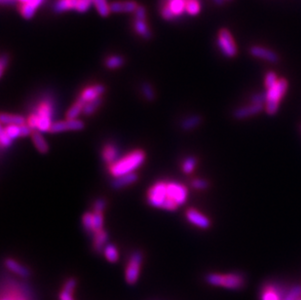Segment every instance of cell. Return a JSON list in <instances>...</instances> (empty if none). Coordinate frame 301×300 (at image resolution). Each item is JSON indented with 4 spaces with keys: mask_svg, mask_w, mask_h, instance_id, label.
<instances>
[{
    "mask_svg": "<svg viewBox=\"0 0 301 300\" xmlns=\"http://www.w3.org/2000/svg\"><path fill=\"white\" fill-rule=\"evenodd\" d=\"M187 198V188L176 181H158L148 190L149 204L158 209L176 210L186 203Z\"/></svg>",
    "mask_w": 301,
    "mask_h": 300,
    "instance_id": "cell-1",
    "label": "cell"
},
{
    "mask_svg": "<svg viewBox=\"0 0 301 300\" xmlns=\"http://www.w3.org/2000/svg\"><path fill=\"white\" fill-rule=\"evenodd\" d=\"M146 160V153L142 150H136L117 160L109 166L108 170L113 178L123 176L126 174L134 173L139 169Z\"/></svg>",
    "mask_w": 301,
    "mask_h": 300,
    "instance_id": "cell-2",
    "label": "cell"
},
{
    "mask_svg": "<svg viewBox=\"0 0 301 300\" xmlns=\"http://www.w3.org/2000/svg\"><path fill=\"white\" fill-rule=\"evenodd\" d=\"M206 281L213 287H222L228 290H240L245 286V277L239 273L208 274Z\"/></svg>",
    "mask_w": 301,
    "mask_h": 300,
    "instance_id": "cell-3",
    "label": "cell"
},
{
    "mask_svg": "<svg viewBox=\"0 0 301 300\" xmlns=\"http://www.w3.org/2000/svg\"><path fill=\"white\" fill-rule=\"evenodd\" d=\"M288 81L285 78H281L273 87L267 89L265 111L268 115H275L278 112L280 101L288 90Z\"/></svg>",
    "mask_w": 301,
    "mask_h": 300,
    "instance_id": "cell-4",
    "label": "cell"
},
{
    "mask_svg": "<svg viewBox=\"0 0 301 300\" xmlns=\"http://www.w3.org/2000/svg\"><path fill=\"white\" fill-rule=\"evenodd\" d=\"M35 113L38 116V128L37 130L41 133L50 132L53 125L52 118L54 115L53 103L50 100H43L37 107Z\"/></svg>",
    "mask_w": 301,
    "mask_h": 300,
    "instance_id": "cell-5",
    "label": "cell"
},
{
    "mask_svg": "<svg viewBox=\"0 0 301 300\" xmlns=\"http://www.w3.org/2000/svg\"><path fill=\"white\" fill-rule=\"evenodd\" d=\"M143 259L144 255L141 250H135L131 254L125 272V278L129 285H134L137 283L140 276Z\"/></svg>",
    "mask_w": 301,
    "mask_h": 300,
    "instance_id": "cell-6",
    "label": "cell"
},
{
    "mask_svg": "<svg viewBox=\"0 0 301 300\" xmlns=\"http://www.w3.org/2000/svg\"><path fill=\"white\" fill-rule=\"evenodd\" d=\"M216 43L219 50L225 57L234 58L237 55V46L229 30L225 29L219 30Z\"/></svg>",
    "mask_w": 301,
    "mask_h": 300,
    "instance_id": "cell-7",
    "label": "cell"
},
{
    "mask_svg": "<svg viewBox=\"0 0 301 300\" xmlns=\"http://www.w3.org/2000/svg\"><path fill=\"white\" fill-rule=\"evenodd\" d=\"M85 128V123L79 119H66L63 121H57L53 123L50 133L58 134L61 132L68 131H81Z\"/></svg>",
    "mask_w": 301,
    "mask_h": 300,
    "instance_id": "cell-8",
    "label": "cell"
},
{
    "mask_svg": "<svg viewBox=\"0 0 301 300\" xmlns=\"http://www.w3.org/2000/svg\"><path fill=\"white\" fill-rule=\"evenodd\" d=\"M27 297L24 287L13 282L7 284V290L2 289L1 300H28Z\"/></svg>",
    "mask_w": 301,
    "mask_h": 300,
    "instance_id": "cell-9",
    "label": "cell"
},
{
    "mask_svg": "<svg viewBox=\"0 0 301 300\" xmlns=\"http://www.w3.org/2000/svg\"><path fill=\"white\" fill-rule=\"evenodd\" d=\"M186 219L193 225L201 228V229H208L211 225V220L199 210L193 208H190L185 212Z\"/></svg>",
    "mask_w": 301,
    "mask_h": 300,
    "instance_id": "cell-10",
    "label": "cell"
},
{
    "mask_svg": "<svg viewBox=\"0 0 301 300\" xmlns=\"http://www.w3.org/2000/svg\"><path fill=\"white\" fill-rule=\"evenodd\" d=\"M105 92V86L102 84H96L92 85L81 92L79 96V100L83 101L85 104L90 102L92 100L101 97Z\"/></svg>",
    "mask_w": 301,
    "mask_h": 300,
    "instance_id": "cell-11",
    "label": "cell"
},
{
    "mask_svg": "<svg viewBox=\"0 0 301 300\" xmlns=\"http://www.w3.org/2000/svg\"><path fill=\"white\" fill-rule=\"evenodd\" d=\"M5 132L7 135L14 141L15 139L18 138H23V137H28L31 136L33 133V130L30 128L28 124L25 125H8V126H3Z\"/></svg>",
    "mask_w": 301,
    "mask_h": 300,
    "instance_id": "cell-12",
    "label": "cell"
},
{
    "mask_svg": "<svg viewBox=\"0 0 301 300\" xmlns=\"http://www.w3.org/2000/svg\"><path fill=\"white\" fill-rule=\"evenodd\" d=\"M265 105L263 104H255V103H251L250 105L247 106H243L237 108L234 112H233V116L235 119L237 120H242L245 118H248L250 116H253L255 114L260 113L263 109H264Z\"/></svg>",
    "mask_w": 301,
    "mask_h": 300,
    "instance_id": "cell-13",
    "label": "cell"
},
{
    "mask_svg": "<svg viewBox=\"0 0 301 300\" xmlns=\"http://www.w3.org/2000/svg\"><path fill=\"white\" fill-rule=\"evenodd\" d=\"M250 53L251 56L257 59L266 60L272 63H276L279 61V56L274 51L261 46H252L250 49Z\"/></svg>",
    "mask_w": 301,
    "mask_h": 300,
    "instance_id": "cell-14",
    "label": "cell"
},
{
    "mask_svg": "<svg viewBox=\"0 0 301 300\" xmlns=\"http://www.w3.org/2000/svg\"><path fill=\"white\" fill-rule=\"evenodd\" d=\"M139 180V175L137 173H130V174H126L123 176H119L114 178V180L110 182V186L115 189H122L124 187H127L135 182H137Z\"/></svg>",
    "mask_w": 301,
    "mask_h": 300,
    "instance_id": "cell-15",
    "label": "cell"
},
{
    "mask_svg": "<svg viewBox=\"0 0 301 300\" xmlns=\"http://www.w3.org/2000/svg\"><path fill=\"white\" fill-rule=\"evenodd\" d=\"M110 11L114 13H135L137 8L139 7L136 1H115L110 5Z\"/></svg>",
    "mask_w": 301,
    "mask_h": 300,
    "instance_id": "cell-16",
    "label": "cell"
},
{
    "mask_svg": "<svg viewBox=\"0 0 301 300\" xmlns=\"http://www.w3.org/2000/svg\"><path fill=\"white\" fill-rule=\"evenodd\" d=\"M43 1L44 0H30L29 2L22 3V5L20 7L22 16L27 20L31 19L35 14L36 9L42 4Z\"/></svg>",
    "mask_w": 301,
    "mask_h": 300,
    "instance_id": "cell-17",
    "label": "cell"
},
{
    "mask_svg": "<svg viewBox=\"0 0 301 300\" xmlns=\"http://www.w3.org/2000/svg\"><path fill=\"white\" fill-rule=\"evenodd\" d=\"M4 264L7 269L12 271L15 274H18L19 276L24 277V278H27L30 275V271L26 266L22 265L21 263H19L18 261H16L13 258H10V257L6 258L4 260Z\"/></svg>",
    "mask_w": 301,
    "mask_h": 300,
    "instance_id": "cell-18",
    "label": "cell"
},
{
    "mask_svg": "<svg viewBox=\"0 0 301 300\" xmlns=\"http://www.w3.org/2000/svg\"><path fill=\"white\" fill-rule=\"evenodd\" d=\"M0 122L2 126L8 125H25L28 120L19 114H12V113H5L2 112L0 115Z\"/></svg>",
    "mask_w": 301,
    "mask_h": 300,
    "instance_id": "cell-19",
    "label": "cell"
},
{
    "mask_svg": "<svg viewBox=\"0 0 301 300\" xmlns=\"http://www.w3.org/2000/svg\"><path fill=\"white\" fill-rule=\"evenodd\" d=\"M31 139L33 142L34 147L36 148L37 151L41 154H46L49 152V146L47 142L45 141L44 137L42 136V133L39 131H33L31 135Z\"/></svg>",
    "mask_w": 301,
    "mask_h": 300,
    "instance_id": "cell-20",
    "label": "cell"
},
{
    "mask_svg": "<svg viewBox=\"0 0 301 300\" xmlns=\"http://www.w3.org/2000/svg\"><path fill=\"white\" fill-rule=\"evenodd\" d=\"M101 156H102V160L108 165H112L113 163H115L117 161V156H118V150L117 149L112 146V145H106L102 152H101Z\"/></svg>",
    "mask_w": 301,
    "mask_h": 300,
    "instance_id": "cell-21",
    "label": "cell"
},
{
    "mask_svg": "<svg viewBox=\"0 0 301 300\" xmlns=\"http://www.w3.org/2000/svg\"><path fill=\"white\" fill-rule=\"evenodd\" d=\"M79 0H58L54 6L53 10L55 13H62L68 10H75Z\"/></svg>",
    "mask_w": 301,
    "mask_h": 300,
    "instance_id": "cell-22",
    "label": "cell"
},
{
    "mask_svg": "<svg viewBox=\"0 0 301 300\" xmlns=\"http://www.w3.org/2000/svg\"><path fill=\"white\" fill-rule=\"evenodd\" d=\"M284 299L281 292L275 286L268 285L262 290L261 300H284Z\"/></svg>",
    "mask_w": 301,
    "mask_h": 300,
    "instance_id": "cell-23",
    "label": "cell"
},
{
    "mask_svg": "<svg viewBox=\"0 0 301 300\" xmlns=\"http://www.w3.org/2000/svg\"><path fill=\"white\" fill-rule=\"evenodd\" d=\"M134 30H136V32L140 36H142L143 38H145L147 40H150L152 37V33H151V30H150L149 26L147 25V21L135 19Z\"/></svg>",
    "mask_w": 301,
    "mask_h": 300,
    "instance_id": "cell-24",
    "label": "cell"
},
{
    "mask_svg": "<svg viewBox=\"0 0 301 300\" xmlns=\"http://www.w3.org/2000/svg\"><path fill=\"white\" fill-rule=\"evenodd\" d=\"M202 121H203V119H202V117L200 115H197V114L196 115H191V116L185 118L184 120L181 121V130H183L185 132L194 130L199 125H201Z\"/></svg>",
    "mask_w": 301,
    "mask_h": 300,
    "instance_id": "cell-25",
    "label": "cell"
},
{
    "mask_svg": "<svg viewBox=\"0 0 301 300\" xmlns=\"http://www.w3.org/2000/svg\"><path fill=\"white\" fill-rule=\"evenodd\" d=\"M108 239V235L106 231L100 230L97 233L94 234V249L100 252L101 250H104V247L106 246V242Z\"/></svg>",
    "mask_w": 301,
    "mask_h": 300,
    "instance_id": "cell-26",
    "label": "cell"
},
{
    "mask_svg": "<svg viewBox=\"0 0 301 300\" xmlns=\"http://www.w3.org/2000/svg\"><path fill=\"white\" fill-rule=\"evenodd\" d=\"M85 103L81 101L79 99L76 100V101L70 106V108L66 112V119H77L78 116L83 113Z\"/></svg>",
    "mask_w": 301,
    "mask_h": 300,
    "instance_id": "cell-27",
    "label": "cell"
},
{
    "mask_svg": "<svg viewBox=\"0 0 301 300\" xmlns=\"http://www.w3.org/2000/svg\"><path fill=\"white\" fill-rule=\"evenodd\" d=\"M167 4L176 17L182 15L186 8V0H168Z\"/></svg>",
    "mask_w": 301,
    "mask_h": 300,
    "instance_id": "cell-28",
    "label": "cell"
},
{
    "mask_svg": "<svg viewBox=\"0 0 301 300\" xmlns=\"http://www.w3.org/2000/svg\"><path fill=\"white\" fill-rule=\"evenodd\" d=\"M103 252H104L105 258L109 262H116L118 260V258H119L118 250H117L116 247L113 244H106V246L104 247Z\"/></svg>",
    "mask_w": 301,
    "mask_h": 300,
    "instance_id": "cell-29",
    "label": "cell"
},
{
    "mask_svg": "<svg viewBox=\"0 0 301 300\" xmlns=\"http://www.w3.org/2000/svg\"><path fill=\"white\" fill-rule=\"evenodd\" d=\"M101 102H102V98L100 97V98H98V99L92 100L90 102L86 103L85 106H84V109H83V113H82V114H84V115H86V116H91V115H93V114L97 111V109L101 105Z\"/></svg>",
    "mask_w": 301,
    "mask_h": 300,
    "instance_id": "cell-30",
    "label": "cell"
},
{
    "mask_svg": "<svg viewBox=\"0 0 301 300\" xmlns=\"http://www.w3.org/2000/svg\"><path fill=\"white\" fill-rule=\"evenodd\" d=\"M125 62V60L122 56L119 55H113L108 57L106 60H104V65L108 69H116L121 67Z\"/></svg>",
    "mask_w": 301,
    "mask_h": 300,
    "instance_id": "cell-31",
    "label": "cell"
},
{
    "mask_svg": "<svg viewBox=\"0 0 301 300\" xmlns=\"http://www.w3.org/2000/svg\"><path fill=\"white\" fill-rule=\"evenodd\" d=\"M197 165V159L194 156H188L184 159L181 165V170L184 174H191Z\"/></svg>",
    "mask_w": 301,
    "mask_h": 300,
    "instance_id": "cell-32",
    "label": "cell"
},
{
    "mask_svg": "<svg viewBox=\"0 0 301 300\" xmlns=\"http://www.w3.org/2000/svg\"><path fill=\"white\" fill-rule=\"evenodd\" d=\"M94 5L101 17H107L111 12L107 0H94Z\"/></svg>",
    "mask_w": 301,
    "mask_h": 300,
    "instance_id": "cell-33",
    "label": "cell"
},
{
    "mask_svg": "<svg viewBox=\"0 0 301 300\" xmlns=\"http://www.w3.org/2000/svg\"><path fill=\"white\" fill-rule=\"evenodd\" d=\"M82 224L88 233L94 234V212L87 211L83 214Z\"/></svg>",
    "mask_w": 301,
    "mask_h": 300,
    "instance_id": "cell-34",
    "label": "cell"
},
{
    "mask_svg": "<svg viewBox=\"0 0 301 300\" xmlns=\"http://www.w3.org/2000/svg\"><path fill=\"white\" fill-rule=\"evenodd\" d=\"M201 10V6L198 0H186V8L185 11L191 15V16H195L197 14H199Z\"/></svg>",
    "mask_w": 301,
    "mask_h": 300,
    "instance_id": "cell-35",
    "label": "cell"
},
{
    "mask_svg": "<svg viewBox=\"0 0 301 300\" xmlns=\"http://www.w3.org/2000/svg\"><path fill=\"white\" fill-rule=\"evenodd\" d=\"M142 93H143L145 99H146L148 101L152 102V101L155 100V98H156L155 92H154L153 87L151 86V84H150V83L145 82V83L142 84Z\"/></svg>",
    "mask_w": 301,
    "mask_h": 300,
    "instance_id": "cell-36",
    "label": "cell"
},
{
    "mask_svg": "<svg viewBox=\"0 0 301 300\" xmlns=\"http://www.w3.org/2000/svg\"><path fill=\"white\" fill-rule=\"evenodd\" d=\"M103 230V212L94 211V234Z\"/></svg>",
    "mask_w": 301,
    "mask_h": 300,
    "instance_id": "cell-37",
    "label": "cell"
},
{
    "mask_svg": "<svg viewBox=\"0 0 301 300\" xmlns=\"http://www.w3.org/2000/svg\"><path fill=\"white\" fill-rule=\"evenodd\" d=\"M301 286H295L290 289L284 300H301Z\"/></svg>",
    "mask_w": 301,
    "mask_h": 300,
    "instance_id": "cell-38",
    "label": "cell"
},
{
    "mask_svg": "<svg viewBox=\"0 0 301 300\" xmlns=\"http://www.w3.org/2000/svg\"><path fill=\"white\" fill-rule=\"evenodd\" d=\"M0 141H1L2 148H9L13 144V140L7 135V133L5 132L3 126L0 129Z\"/></svg>",
    "mask_w": 301,
    "mask_h": 300,
    "instance_id": "cell-39",
    "label": "cell"
},
{
    "mask_svg": "<svg viewBox=\"0 0 301 300\" xmlns=\"http://www.w3.org/2000/svg\"><path fill=\"white\" fill-rule=\"evenodd\" d=\"M210 183L204 179H195L191 181V186L197 190H205L209 187Z\"/></svg>",
    "mask_w": 301,
    "mask_h": 300,
    "instance_id": "cell-40",
    "label": "cell"
},
{
    "mask_svg": "<svg viewBox=\"0 0 301 300\" xmlns=\"http://www.w3.org/2000/svg\"><path fill=\"white\" fill-rule=\"evenodd\" d=\"M92 4H94V0H79L75 11L79 13H85L90 9Z\"/></svg>",
    "mask_w": 301,
    "mask_h": 300,
    "instance_id": "cell-41",
    "label": "cell"
},
{
    "mask_svg": "<svg viewBox=\"0 0 301 300\" xmlns=\"http://www.w3.org/2000/svg\"><path fill=\"white\" fill-rule=\"evenodd\" d=\"M266 100H267V96H266V92H264V93H259V94L253 95L251 101V103L265 105Z\"/></svg>",
    "mask_w": 301,
    "mask_h": 300,
    "instance_id": "cell-42",
    "label": "cell"
},
{
    "mask_svg": "<svg viewBox=\"0 0 301 300\" xmlns=\"http://www.w3.org/2000/svg\"><path fill=\"white\" fill-rule=\"evenodd\" d=\"M161 15H162L163 19H165L167 21H172L173 19L176 18V16L174 15L173 11L171 10V8L168 6L167 3L161 8Z\"/></svg>",
    "mask_w": 301,
    "mask_h": 300,
    "instance_id": "cell-43",
    "label": "cell"
},
{
    "mask_svg": "<svg viewBox=\"0 0 301 300\" xmlns=\"http://www.w3.org/2000/svg\"><path fill=\"white\" fill-rule=\"evenodd\" d=\"M9 54L8 53H2L0 56V76L3 77V74L6 70V67L8 66L9 63Z\"/></svg>",
    "mask_w": 301,
    "mask_h": 300,
    "instance_id": "cell-44",
    "label": "cell"
},
{
    "mask_svg": "<svg viewBox=\"0 0 301 300\" xmlns=\"http://www.w3.org/2000/svg\"><path fill=\"white\" fill-rule=\"evenodd\" d=\"M278 80H279V79L277 78L276 74H275L273 71L268 72V73L266 74V76H265V80H264L265 87H266L267 89L271 88V87H273V86H274V85L277 83V81H278Z\"/></svg>",
    "mask_w": 301,
    "mask_h": 300,
    "instance_id": "cell-45",
    "label": "cell"
},
{
    "mask_svg": "<svg viewBox=\"0 0 301 300\" xmlns=\"http://www.w3.org/2000/svg\"><path fill=\"white\" fill-rule=\"evenodd\" d=\"M106 207V201L103 198H99L95 201L94 204V211H99V212H103V210Z\"/></svg>",
    "mask_w": 301,
    "mask_h": 300,
    "instance_id": "cell-46",
    "label": "cell"
},
{
    "mask_svg": "<svg viewBox=\"0 0 301 300\" xmlns=\"http://www.w3.org/2000/svg\"><path fill=\"white\" fill-rule=\"evenodd\" d=\"M135 19L147 21V11L144 6H139L135 11Z\"/></svg>",
    "mask_w": 301,
    "mask_h": 300,
    "instance_id": "cell-47",
    "label": "cell"
},
{
    "mask_svg": "<svg viewBox=\"0 0 301 300\" xmlns=\"http://www.w3.org/2000/svg\"><path fill=\"white\" fill-rule=\"evenodd\" d=\"M72 293H73V292H70V291H67V290H64V289H63V290L60 292L59 299H60V300H73Z\"/></svg>",
    "mask_w": 301,
    "mask_h": 300,
    "instance_id": "cell-48",
    "label": "cell"
},
{
    "mask_svg": "<svg viewBox=\"0 0 301 300\" xmlns=\"http://www.w3.org/2000/svg\"><path fill=\"white\" fill-rule=\"evenodd\" d=\"M212 1H213L214 4L217 5V6H222V5L224 4V2H225V0H212Z\"/></svg>",
    "mask_w": 301,
    "mask_h": 300,
    "instance_id": "cell-49",
    "label": "cell"
},
{
    "mask_svg": "<svg viewBox=\"0 0 301 300\" xmlns=\"http://www.w3.org/2000/svg\"><path fill=\"white\" fill-rule=\"evenodd\" d=\"M225 1H231V0H225Z\"/></svg>",
    "mask_w": 301,
    "mask_h": 300,
    "instance_id": "cell-50",
    "label": "cell"
},
{
    "mask_svg": "<svg viewBox=\"0 0 301 300\" xmlns=\"http://www.w3.org/2000/svg\"></svg>",
    "mask_w": 301,
    "mask_h": 300,
    "instance_id": "cell-51",
    "label": "cell"
}]
</instances>
